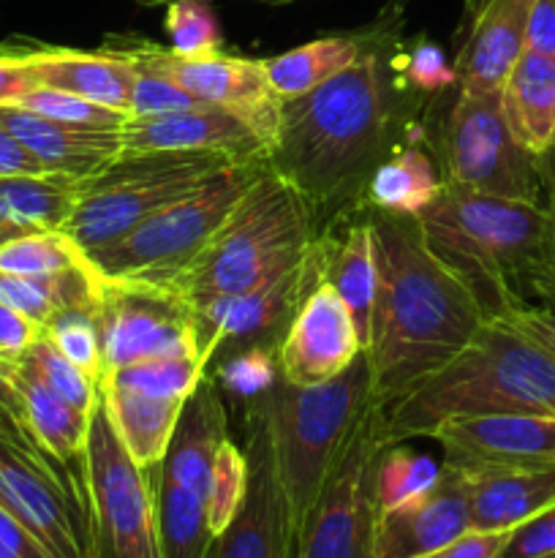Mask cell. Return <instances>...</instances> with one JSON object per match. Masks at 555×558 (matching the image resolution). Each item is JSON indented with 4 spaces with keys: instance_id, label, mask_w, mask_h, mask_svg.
Wrapping results in <instances>:
<instances>
[{
    "instance_id": "obj_26",
    "label": "cell",
    "mask_w": 555,
    "mask_h": 558,
    "mask_svg": "<svg viewBox=\"0 0 555 558\" xmlns=\"http://www.w3.org/2000/svg\"><path fill=\"white\" fill-rule=\"evenodd\" d=\"M229 439V420L212 379H201L185 398L183 412L174 425L172 441L158 472L205 499L210 485L212 461L223 441Z\"/></svg>"
},
{
    "instance_id": "obj_9",
    "label": "cell",
    "mask_w": 555,
    "mask_h": 558,
    "mask_svg": "<svg viewBox=\"0 0 555 558\" xmlns=\"http://www.w3.org/2000/svg\"><path fill=\"white\" fill-rule=\"evenodd\" d=\"M92 558H163L156 523V480L128 456L98 398L82 456Z\"/></svg>"
},
{
    "instance_id": "obj_14",
    "label": "cell",
    "mask_w": 555,
    "mask_h": 558,
    "mask_svg": "<svg viewBox=\"0 0 555 558\" xmlns=\"http://www.w3.org/2000/svg\"><path fill=\"white\" fill-rule=\"evenodd\" d=\"M92 314L101 338L103 376L150 357L201 354L194 308L174 292L98 278Z\"/></svg>"
},
{
    "instance_id": "obj_17",
    "label": "cell",
    "mask_w": 555,
    "mask_h": 558,
    "mask_svg": "<svg viewBox=\"0 0 555 558\" xmlns=\"http://www.w3.org/2000/svg\"><path fill=\"white\" fill-rule=\"evenodd\" d=\"M316 283H319L316 270L305 254L297 267L278 272L275 278L259 287L199 305L194 308L199 352L212 363V357L223 349L261 343L281 336L297 311L299 300Z\"/></svg>"
},
{
    "instance_id": "obj_4",
    "label": "cell",
    "mask_w": 555,
    "mask_h": 558,
    "mask_svg": "<svg viewBox=\"0 0 555 558\" xmlns=\"http://www.w3.org/2000/svg\"><path fill=\"white\" fill-rule=\"evenodd\" d=\"M417 221L424 243L473 289L488 316L533 298L550 234L544 205L444 183Z\"/></svg>"
},
{
    "instance_id": "obj_29",
    "label": "cell",
    "mask_w": 555,
    "mask_h": 558,
    "mask_svg": "<svg viewBox=\"0 0 555 558\" xmlns=\"http://www.w3.org/2000/svg\"><path fill=\"white\" fill-rule=\"evenodd\" d=\"M98 398H101L114 436L128 450V456L141 469L161 466L185 401L141 396L112 381H101Z\"/></svg>"
},
{
    "instance_id": "obj_31",
    "label": "cell",
    "mask_w": 555,
    "mask_h": 558,
    "mask_svg": "<svg viewBox=\"0 0 555 558\" xmlns=\"http://www.w3.org/2000/svg\"><path fill=\"white\" fill-rule=\"evenodd\" d=\"M444 191V180L435 172V163L419 147L384 156L365 180L368 205L392 216H411L428 210Z\"/></svg>"
},
{
    "instance_id": "obj_3",
    "label": "cell",
    "mask_w": 555,
    "mask_h": 558,
    "mask_svg": "<svg viewBox=\"0 0 555 558\" xmlns=\"http://www.w3.org/2000/svg\"><path fill=\"white\" fill-rule=\"evenodd\" d=\"M384 441L430 436L466 414H553L555 352L501 316H490L449 365L381 407Z\"/></svg>"
},
{
    "instance_id": "obj_30",
    "label": "cell",
    "mask_w": 555,
    "mask_h": 558,
    "mask_svg": "<svg viewBox=\"0 0 555 558\" xmlns=\"http://www.w3.org/2000/svg\"><path fill=\"white\" fill-rule=\"evenodd\" d=\"M76 194L79 180L65 174L0 178V240L38 229H63Z\"/></svg>"
},
{
    "instance_id": "obj_38",
    "label": "cell",
    "mask_w": 555,
    "mask_h": 558,
    "mask_svg": "<svg viewBox=\"0 0 555 558\" xmlns=\"http://www.w3.org/2000/svg\"><path fill=\"white\" fill-rule=\"evenodd\" d=\"M245 490H248V458H245V450H239L232 439H226L215 452L205 496L207 523H210V532L215 537L237 515Z\"/></svg>"
},
{
    "instance_id": "obj_47",
    "label": "cell",
    "mask_w": 555,
    "mask_h": 558,
    "mask_svg": "<svg viewBox=\"0 0 555 558\" xmlns=\"http://www.w3.org/2000/svg\"><path fill=\"white\" fill-rule=\"evenodd\" d=\"M501 319L511 322V325L526 330L528 336H533L536 341H542L544 347L555 352V305L522 303V305H515V308L504 311Z\"/></svg>"
},
{
    "instance_id": "obj_39",
    "label": "cell",
    "mask_w": 555,
    "mask_h": 558,
    "mask_svg": "<svg viewBox=\"0 0 555 558\" xmlns=\"http://www.w3.org/2000/svg\"><path fill=\"white\" fill-rule=\"evenodd\" d=\"M22 360L36 371L38 379H41L49 390L58 392V396L63 398V401H69L74 409H79V412H92V409H96V381L87 374H82L74 363H69L44 332L41 338L22 354Z\"/></svg>"
},
{
    "instance_id": "obj_43",
    "label": "cell",
    "mask_w": 555,
    "mask_h": 558,
    "mask_svg": "<svg viewBox=\"0 0 555 558\" xmlns=\"http://www.w3.org/2000/svg\"><path fill=\"white\" fill-rule=\"evenodd\" d=\"M501 558H555V505L511 529Z\"/></svg>"
},
{
    "instance_id": "obj_23",
    "label": "cell",
    "mask_w": 555,
    "mask_h": 558,
    "mask_svg": "<svg viewBox=\"0 0 555 558\" xmlns=\"http://www.w3.org/2000/svg\"><path fill=\"white\" fill-rule=\"evenodd\" d=\"M16 49L25 54L30 69L36 71L38 85L76 93V96L90 98V101L128 114L136 65L120 49L109 47V44L98 49V52H82V49L65 47H38V44H30V47L22 44Z\"/></svg>"
},
{
    "instance_id": "obj_44",
    "label": "cell",
    "mask_w": 555,
    "mask_h": 558,
    "mask_svg": "<svg viewBox=\"0 0 555 558\" xmlns=\"http://www.w3.org/2000/svg\"><path fill=\"white\" fill-rule=\"evenodd\" d=\"M38 87L36 71L30 69L25 54L14 47L0 49V107L20 104L22 96Z\"/></svg>"
},
{
    "instance_id": "obj_37",
    "label": "cell",
    "mask_w": 555,
    "mask_h": 558,
    "mask_svg": "<svg viewBox=\"0 0 555 558\" xmlns=\"http://www.w3.org/2000/svg\"><path fill=\"white\" fill-rule=\"evenodd\" d=\"M44 336L54 343L69 363H74L82 374L90 376L98 387L103 381V352L98 338L96 314L87 305L63 308L44 325Z\"/></svg>"
},
{
    "instance_id": "obj_54",
    "label": "cell",
    "mask_w": 555,
    "mask_h": 558,
    "mask_svg": "<svg viewBox=\"0 0 555 558\" xmlns=\"http://www.w3.org/2000/svg\"><path fill=\"white\" fill-rule=\"evenodd\" d=\"M136 3H141V5H166L169 0H136Z\"/></svg>"
},
{
    "instance_id": "obj_48",
    "label": "cell",
    "mask_w": 555,
    "mask_h": 558,
    "mask_svg": "<svg viewBox=\"0 0 555 558\" xmlns=\"http://www.w3.org/2000/svg\"><path fill=\"white\" fill-rule=\"evenodd\" d=\"M0 558H54L16 521L0 507Z\"/></svg>"
},
{
    "instance_id": "obj_22",
    "label": "cell",
    "mask_w": 555,
    "mask_h": 558,
    "mask_svg": "<svg viewBox=\"0 0 555 558\" xmlns=\"http://www.w3.org/2000/svg\"><path fill=\"white\" fill-rule=\"evenodd\" d=\"M0 120L41 161L49 174L85 180L123 153L120 131L60 123L25 107H0Z\"/></svg>"
},
{
    "instance_id": "obj_13",
    "label": "cell",
    "mask_w": 555,
    "mask_h": 558,
    "mask_svg": "<svg viewBox=\"0 0 555 558\" xmlns=\"http://www.w3.org/2000/svg\"><path fill=\"white\" fill-rule=\"evenodd\" d=\"M109 47L128 54L136 65L158 71L177 82L183 90L194 93L205 104L226 109L229 114L254 129L267 147L275 145L281 129V98L270 87L264 74V60L226 54L221 49L201 54L174 52L172 47L141 41V38L112 36Z\"/></svg>"
},
{
    "instance_id": "obj_12",
    "label": "cell",
    "mask_w": 555,
    "mask_h": 558,
    "mask_svg": "<svg viewBox=\"0 0 555 558\" xmlns=\"http://www.w3.org/2000/svg\"><path fill=\"white\" fill-rule=\"evenodd\" d=\"M444 156L446 185L544 205L536 158L511 140L498 93L457 90Z\"/></svg>"
},
{
    "instance_id": "obj_5",
    "label": "cell",
    "mask_w": 555,
    "mask_h": 558,
    "mask_svg": "<svg viewBox=\"0 0 555 558\" xmlns=\"http://www.w3.org/2000/svg\"><path fill=\"white\" fill-rule=\"evenodd\" d=\"M313 243V205L270 167L248 185L174 294L190 308L245 292L297 267Z\"/></svg>"
},
{
    "instance_id": "obj_49",
    "label": "cell",
    "mask_w": 555,
    "mask_h": 558,
    "mask_svg": "<svg viewBox=\"0 0 555 558\" xmlns=\"http://www.w3.org/2000/svg\"><path fill=\"white\" fill-rule=\"evenodd\" d=\"M22 174H49L36 156L16 140L14 131L0 120V178H22Z\"/></svg>"
},
{
    "instance_id": "obj_41",
    "label": "cell",
    "mask_w": 555,
    "mask_h": 558,
    "mask_svg": "<svg viewBox=\"0 0 555 558\" xmlns=\"http://www.w3.org/2000/svg\"><path fill=\"white\" fill-rule=\"evenodd\" d=\"M163 25L174 52L201 54L221 49V27L207 0H169Z\"/></svg>"
},
{
    "instance_id": "obj_32",
    "label": "cell",
    "mask_w": 555,
    "mask_h": 558,
    "mask_svg": "<svg viewBox=\"0 0 555 558\" xmlns=\"http://www.w3.org/2000/svg\"><path fill=\"white\" fill-rule=\"evenodd\" d=\"M365 36H324L264 58V74L281 101L305 96L354 63L365 52Z\"/></svg>"
},
{
    "instance_id": "obj_21",
    "label": "cell",
    "mask_w": 555,
    "mask_h": 558,
    "mask_svg": "<svg viewBox=\"0 0 555 558\" xmlns=\"http://www.w3.org/2000/svg\"><path fill=\"white\" fill-rule=\"evenodd\" d=\"M471 532L468 474L441 463V477L428 494L390 512H379L375 558H417Z\"/></svg>"
},
{
    "instance_id": "obj_34",
    "label": "cell",
    "mask_w": 555,
    "mask_h": 558,
    "mask_svg": "<svg viewBox=\"0 0 555 558\" xmlns=\"http://www.w3.org/2000/svg\"><path fill=\"white\" fill-rule=\"evenodd\" d=\"M85 262L82 248L63 229H38V232H22L0 240L3 276H58V272L82 267Z\"/></svg>"
},
{
    "instance_id": "obj_19",
    "label": "cell",
    "mask_w": 555,
    "mask_h": 558,
    "mask_svg": "<svg viewBox=\"0 0 555 558\" xmlns=\"http://www.w3.org/2000/svg\"><path fill=\"white\" fill-rule=\"evenodd\" d=\"M123 153H221L232 161H267L270 147L254 129L226 109L201 104L166 114L128 118L120 129Z\"/></svg>"
},
{
    "instance_id": "obj_35",
    "label": "cell",
    "mask_w": 555,
    "mask_h": 558,
    "mask_svg": "<svg viewBox=\"0 0 555 558\" xmlns=\"http://www.w3.org/2000/svg\"><path fill=\"white\" fill-rule=\"evenodd\" d=\"M441 477V463L419 456L400 445H390L379 452L373 466L375 510L390 512L428 494Z\"/></svg>"
},
{
    "instance_id": "obj_27",
    "label": "cell",
    "mask_w": 555,
    "mask_h": 558,
    "mask_svg": "<svg viewBox=\"0 0 555 558\" xmlns=\"http://www.w3.org/2000/svg\"><path fill=\"white\" fill-rule=\"evenodd\" d=\"M511 140L533 158L555 147V58L522 49L498 90Z\"/></svg>"
},
{
    "instance_id": "obj_20",
    "label": "cell",
    "mask_w": 555,
    "mask_h": 558,
    "mask_svg": "<svg viewBox=\"0 0 555 558\" xmlns=\"http://www.w3.org/2000/svg\"><path fill=\"white\" fill-rule=\"evenodd\" d=\"M536 0H466L462 41L457 49V90L498 93L526 49Z\"/></svg>"
},
{
    "instance_id": "obj_42",
    "label": "cell",
    "mask_w": 555,
    "mask_h": 558,
    "mask_svg": "<svg viewBox=\"0 0 555 558\" xmlns=\"http://www.w3.org/2000/svg\"><path fill=\"white\" fill-rule=\"evenodd\" d=\"M201 104H205L201 98L183 90V87H180L177 82L169 80V76L158 74V71L152 69H145V65H136L134 90H131L128 101V118L180 112V109H194L201 107Z\"/></svg>"
},
{
    "instance_id": "obj_28",
    "label": "cell",
    "mask_w": 555,
    "mask_h": 558,
    "mask_svg": "<svg viewBox=\"0 0 555 558\" xmlns=\"http://www.w3.org/2000/svg\"><path fill=\"white\" fill-rule=\"evenodd\" d=\"M341 234L343 238L337 234H326L321 240L313 238L310 262L316 267V278L330 283L348 305L365 349L375 298V248L370 213H365L359 221L348 223L346 232Z\"/></svg>"
},
{
    "instance_id": "obj_50",
    "label": "cell",
    "mask_w": 555,
    "mask_h": 558,
    "mask_svg": "<svg viewBox=\"0 0 555 558\" xmlns=\"http://www.w3.org/2000/svg\"><path fill=\"white\" fill-rule=\"evenodd\" d=\"M526 49L555 58V0H536L533 3Z\"/></svg>"
},
{
    "instance_id": "obj_55",
    "label": "cell",
    "mask_w": 555,
    "mask_h": 558,
    "mask_svg": "<svg viewBox=\"0 0 555 558\" xmlns=\"http://www.w3.org/2000/svg\"><path fill=\"white\" fill-rule=\"evenodd\" d=\"M259 3H270V5H286V3H294V0H259Z\"/></svg>"
},
{
    "instance_id": "obj_11",
    "label": "cell",
    "mask_w": 555,
    "mask_h": 558,
    "mask_svg": "<svg viewBox=\"0 0 555 558\" xmlns=\"http://www.w3.org/2000/svg\"><path fill=\"white\" fill-rule=\"evenodd\" d=\"M384 412L373 407L348 439L319 499L294 534V558H375L373 466L384 450Z\"/></svg>"
},
{
    "instance_id": "obj_40",
    "label": "cell",
    "mask_w": 555,
    "mask_h": 558,
    "mask_svg": "<svg viewBox=\"0 0 555 558\" xmlns=\"http://www.w3.org/2000/svg\"><path fill=\"white\" fill-rule=\"evenodd\" d=\"M16 107H25L49 120H60V123L87 125V129L120 131L125 120H128V114L120 112V109L103 107V104L90 101V98H82L76 93L54 90V87L47 85L33 87L27 96L20 98Z\"/></svg>"
},
{
    "instance_id": "obj_15",
    "label": "cell",
    "mask_w": 555,
    "mask_h": 558,
    "mask_svg": "<svg viewBox=\"0 0 555 558\" xmlns=\"http://www.w3.org/2000/svg\"><path fill=\"white\" fill-rule=\"evenodd\" d=\"M248 490L237 515L212 543L210 558H294V526L278 477L270 425L259 403L248 417Z\"/></svg>"
},
{
    "instance_id": "obj_36",
    "label": "cell",
    "mask_w": 555,
    "mask_h": 558,
    "mask_svg": "<svg viewBox=\"0 0 555 558\" xmlns=\"http://www.w3.org/2000/svg\"><path fill=\"white\" fill-rule=\"evenodd\" d=\"M210 360L205 354H185V357H150L141 363L125 365L103 376V381L169 401H185L207 376Z\"/></svg>"
},
{
    "instance_id": "obj_53",
    "label": "cell",
    "mask_w": 555,
    "mask_h": 558,
    "mask_svg": "<svg viewBox=\"0 0 555 558\" xmlns=\"http://www.w3.org/2000/svg\"><path fill=\"white\" fill-rule=\"evenodd\" d=\"M536 167H539V178H542L544 202L555 199V147L547 153V156L536 158Z\"/></svg>"
},
{
    "instance_id": "obj_18",
    "label": "cell",
    "mask_w": 555,
    "mask_h": 558,
    "mask_svg": "<svg viewBox=\"0 0 555 558\" xmlns=\"http://www.w3.org/2000/svg\"><path fill=\"white\" fill-rule=\"evenodd\" d=\"M428 439L462 472L555 466L553 414H466L444 420Z\"/></svg>"
},
{
    "instance_id": "obj_16",
    "label": "cell",
    "mask_w": 555,
    "mask_h": 558,
    "mask_svg": "<svg viewBox=\"0 0 555 558\" xmlns=\"http://www.w3.org/2000/svg\"><path fill=\"white\" fill-rule=\"evenodd\" d=\"M354 316L326 281L305 292L283 330L278 365L286 385L316 387L335 379L362 354Z\"/></svg>"
},
{
    "instance_id": "obj_52",
    "label": "cell",
    "mask_w": 555,
    "mask_h": 558,
    "mask_svg": "<svg viewBox=\"0 0 555 558\" xmlns=\"http://www.w3.org/2000/svg\"><path fill=\"white\" fill-rule=\"evenodd\" d=\"M0 412L9 414L11 420L16 417V398L9 385V360L0 357Z\"/></svg>"
},
{
    "instance_id": "obj_33",
    "label": "cell",
    "mask_w": 555,
    "mask_h": 558,
    "mask_svg": "<svg viewBox=\"0 0 555 558\" xmlns=\"http://www.w3.org/2000/svg\"><path fill=\"white\" fill-rule=\"evenodd\" d=\"M156 480V523L163 558H210L215 534L207 523V507L196 490L163 477L158 466Z\"/></svg>"
},
{
    "instance_id": "obj_51",
    "label": "cell",
    "mask_w": 555,
    "mask_h": 558,
    "mask_svg": "<svg viewBox=\"0 0 555 558\" xmlns=\"http://www.w3.org/2000/svg\"><path fill=\"white\" fill-rule=\"evenodd\" d=\"M550 213V234L547 248H544L542 270H539L536 287H533V298L542 300V305H555V199L544 202Z\"/></svg>"
},
{
    "instance_id": "obj_24",
    "label": "cell",
    "mask_w": 555,
    "mask_h": 558,
    "mask_svg": "<svg viewBox=\"0 0 555 558\" xmlns=\"http://www.w3.org/2000/svg\"><path fill=\"white\" fill-rule=\"evenodd\" d=\"M9 385L16 398L14 423L25 430L27 439L52 461L82 469L92 412H79L63 401L22 357L9 360Z\"/></svg>"
},
{
    "instance_id": "obj_7",
    "label": "cell",
    "mask_w": 555,
    "mask_h": 558,
    "mask_svg": "<svg viewBox=\"0 0 555 558\" xmlns=\"http://www.w3.org/2000/svg\"><path fill=\"white\" fill-rule=\"evenodd\" d=\"M267 167V161L229 163L136 223L128 234L87 254V265L101 281L174 292L180 276Z\"/></svg>"
},
{
    "instance_id": "obj_46",
    "label": "cell",
    "mask_w": 555,
    "mask_h": 558,
    "mask_svg": "<svg viewBox=\"0 0 555 558\" xmlns=\"http://www.w3.org/2000/svg\"><path fill=\"white\" fill-rule=\"evenodd\" d=\"M506 539H509V532H477V529H471L452 543L417 558H501Z\"/></svg>"
},
{
    "instance_id": "obj_6",
    "label": "cell",
    "mask_w": 555,
    "mask_h": 558,
    "mask_svg": "<svg viewBox=\"0 0 555 558\" xmlns=\"http://www.w3.org/2000/svg\"><path fill=\"white\" fill-rule=\"evenodd\" d=\"M270 425L278 477L286 494L294 534L319 499L326 477L373 401L365 352L335 379L316 387H270L256 401Z\"/></svg>"
},
{
    "instance_id": "obj_45",
    "label": "cell",
    "mask_w": 555,
    "mask_h": 558,
    "mask_svg": "<svg viewBox=\"0 0 555 558\" xmlns=\"http://www.w3.org/2000/svg\"><path fill=\"white\" fill-rule=\"evenodd\" d=\"M41 325H36L25 314H20V311L0 300V357L20 360L41 338Z\"/></svg>"
},
{
    "instance_id": "obj_25",
    "label": "cell",
    "mask_w": 555,
    "mask_h": 558,
    "mask_svg": "<svg viewBox=\"0 0 555 558\" xmlns=\"http://www.w3.org/2000/svg\"><path fill=\"white\" fill-rule=\"evenodd\" d=\"M466 474L471 529L477 532H511L555 505V466L479 469Z\"/></svg>"
},
{
    "instance_id": "obj_10",
    "label": "cell",
    "mask_w": 555,
    "mask_h": 558,
    "mask_svg": "<svg viewBox=\"0 0 555 558\" xmlns=\"http://www.w3.org/2000/svg\"><path fill=\"white\" fill-rule=\"evenodd\" d=\"M71 472L0 412V507L54 558H92L82 472Z\"/></svg>"
},
{
    "instance_id": "obj_1",
    "label": "cell",
    "mask_w": 555,
    "mask_h": 558,
    "mask_svg": "<svg viewBox=\"0 0 555 558\" xmlns=\"http://www.w3.org/2000/svg\"><path fill=\"white\" fill-rule=\"evenodd\" d=\"M370 210L375 298L365 357L373 401L386 407L449 365L490 316L473 289L424 243L417 218Z\"/></svg>"
},
{
    "instance_id": "obj_2",
    "label": "cell",
    "mask_w": 555,
    "mask_h": 558,
    "mask_svg": "<svg viewBox=\"0 0 555 558\" xmlns=\"http://www.w3.org/2000/svg\"><path fill=\"white\" fill-rule=\"evenodd\" d=\"M390 125L386 63L379 49L365 47L330 82L281 104V129L270 153V169L313 207L343 199L384 158Z\"/></svg>"
},
{
    "instance_id": "obj_8",
    "label": "cell",
    "mask_w": 555,
    "mask_h": 558,
    "mask_svg": "<svg viewBox=\"0 0 555 558\" xmlns=\"http://www.w3.org/2000/svg\"><path fill=\"white\" fill-rule=\"evenodd\" d=\"M229 163L243 161L221 153H120L96 174L79 180V194L63 232L82 254H92Z\"/></svg>"
}]
</instances>
